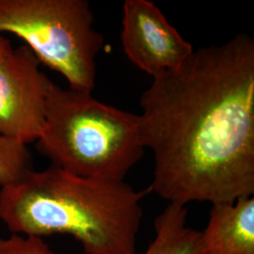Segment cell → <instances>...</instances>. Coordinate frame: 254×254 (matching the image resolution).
Returning a JSON list of instances; mask_svg holds the SVG:
<instances>
[{
  "label": "cell",
  "mask_w": 254,
  "mask_h": 254,
  "mask_svg": "<svg viewBox=\"0 0 254 254\" xmlns=\"http://www.w3.org/2000/svg\"><path fill=\"white\" fill-rule=\"evenodd\" d=\"M154 154L149 187L169 203L234 202L254 194V41L237 34L153 77L139 100Z\"/></svg>",
  "instance_id": "cell-1"
},
{
  "label": "cell",
  "mask_w": 254,
  "mask_h": 254,
  "mask_svg": "<svg viewBox=\"0 0 254 254\" xmlns=\"http://www.w3.org/2000/svg\"><path fill=\"white\" fill-rule=\"evenodd\" d=\"M149 192L51 165L1 188L0 220L12 234L73 236L85 254H136L141 200Z\"/></svg>",
  "instance_id": "cell-2"
},
{
  "label": "cell",
  "mask_w": 254,
  "mask_h": 254,
  "mask_svg": "<svg viewBox=\"0 0 254 254\" xmlns=\"http://www.w3.org/2000/svg\"><path fill=\"white\" fill-rule=\"evenodd\" d=\"M37 150L51 165L81 177L125 180L143 156L138 115L52 83Z\"/></svg>",
  "instance_id": "cell-3"
},
{
  "label": "cell",
  "mask_w": 254,
  "mask_h": 254,
  "mask_svg": "<svg viewBox=\"0 0 254 254\" xmlns=\"http://www.w3.org/2000/svg\"><path fill=\"white\" fill-rule=\"evenodd\" d=\"M22 39L74 91L92 92L104 37L86 0H0V34Z\"/></svg>",
  "instance_id": "cell-4"
},
{
  "label": "cell",
  "mask_w": 254,
  "mask_h": 254,
  "mask_svg": "<svg viewBox=\"0 0 254 254\" xmlns=\"http://www.w3.org/2000/svg\"><path fill=\"white\" fill-rule=\"evenodd\" d=\"M27 46L13 48L0 62V135L27 144L46 124L47 95L53 82Z\"/></svg>",
  "instance_id": "cell-5"
},
{
  "label": "cell",
  "mask_w": 254,
  "mask_h": 254,
  "mask_svg": "<svg viewBox=\"0 0 254 254\" xmlns=\"http://www.w3.org/2000/svg\"><path fill=\"white\" fill-rule=\"evenodd\" d=\"M122 25L127 59L152 77L180 67L195 50L150 0H126Z\"/></svg>",
  "instance_id": "cell-6"
},
{
  "label": "cell",
  "mask_w": 254,
  "mask_h": 254,
  "mask_svg": "<svg viewBox=\"0 0 254 254\" xmlns=\"http://www.w3.org/2000/svg\"><path fill=\"white\" fill-rule=\"evenodd\" d=\"M197 254H254V198L212 204Z\"/></svg>",
  "instance_id": "cell-7"
},
{
  "label": "cell",
  "mask_w": 254,
  "mask_h": 254,
  "mask_svg": "<svg viewBox=\"0 0 254 254\" xmlns=\"http://www.w3.org/2000/svg\"><path fill=\"white\" fill-rule=\"evenodd\" d=\"M188 208L169 203L154 220L155 237L143 254H197L200 231L187 225Z\"/></svg>",
  "instance_id": "cell-8"
},
{
  "label": "cell",
  "mask_w": 254,
  "mask_h": 254,
  "mask_svg": "<svg viewBox=\"0 0 254 254\" xmlns=\"http://www.w3.org/2000/svg\"><path fill=\"white\" fill-rule=\"evenodd\" d=\"M31 170L32 157L27 144L0 135V187L18 182Z\"/></svg>",
  "instance_id": "cell-9"
},
{
  "label": "cell",
  "mask_w": 254,
  "mask_h": 254,
  "mask_svg": "<svg viewBox=\"0 0 254 254\" xmlns=\"http://www.w3.org/2000/svg\"><path fill=\"white\" fill-rule=\"evenodd\" d=\"M0 254H55L42 237L12 234L0 238Z\"/></svg>",
  "instance_id": "cell-10"
},
{
  "label": "cell",
  "mask_w": 254,
  "mask_h": 254,
  "mask_svg": "<svg viewBox=\"0 0 254 254\" xmlns=\"http://www.w3.org/2000/svg\"><path fill=\"white\" fill-rule=\"evenodd\" d=\"M13 49L9 40L0 34V62Z\"/></svg>",
  "instance_id": "cell-11"
}]
</instances>
